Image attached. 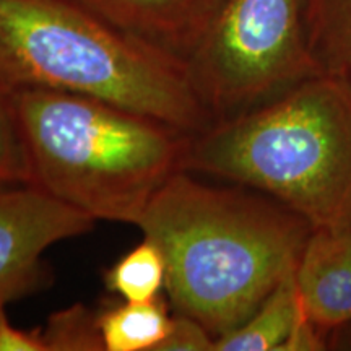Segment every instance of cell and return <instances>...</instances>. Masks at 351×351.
Wrapping results in <instances>:
<instances>
[{
	"mask_svg": "<svg viewBox=\"0 0 351 351\" xmlns=\"http://www.w3.org/2000/svg\"><path fill=\"white\" fill-rule=\"evenodd\" d=\"M166 262V293L178 313L215 339L244 322L288 271L314 228L265 194L204 184L178 171L137 225Z\"/></svg>",
	"mask_w": 351,
	"mask_h": 351,
	"instance_id": "cell-1",
	"label": "cell"
},
{
	"mask_svg": "<svg viewBox=\"0 0 351 351\" xmlns=\"http://www.w3.org/2000/svg\"><path fill=\"white\" fill-rule=\"evenodd\" d=\"M182 171L251 187L313 228H351V86L311 77L191 135Z\"/></svg>",
	"mask_w": 351,
	"mask_h": 351,
	"instance_id": "cell-2",
	"label": "cell"
},
{
	"mask_svg": "<svg viewBox=\"0 0 351 351\" xmlns=\"http://www.w3.org/2000/svg\"><path fill=\"white\" fill-rule=\"evenodd\" d=\"M0 85L90 96L192 135L215 122L182 60L78 0H0Z\"/></svg>",
	"mask_w": 351,
	"mask_h": 351,
	"instance_id": "cell-3",
	"label": "cell"
},
{
	"mask_svg": "<svg viewBox=\"0 0 351 351\" xmlns=\"http://www.w3.org/2000/svg\"><path fill=\"white\" fill-rule=\"evenodd\" d=\"M33 186L95 219L137 225L171 176L182 171L187 134L108 101L65 91H12Z\"/></svg>",
	"mask_w": 351,
	"mask_h": 351,
	"instance_id": "cell-4",
	"label": "cell"
},
{
	"mask_svg": "<svg viewBox=\"0 0 351 351\" xmlns=\"http://www.w3.org/2000/svg\"><path fill=\"white\" fill-rule=\"evenodd\" d=\"M184 64L215 122L324 73L302 0H225Z\"/></svg>",
	"mask_w": 351,
	"mask_h": 351,
	"instance_id": "cell-5",
	"label": "cell"
},
{
	"mask_svg": "<svg viewBox=\"0 0 351 351\" xmlns=\"http://www.w3.org/2000/svg\"><path fill=\"white\" fill-rule=\"evenodd\" d=\"M95 219L38 186L0 187V307L44 283L43 254L85 234Z\"/></svg>",
	"mask_w": 351,
	"mask_h": 351,
	"instance_id": "cell-6",
	"label": "cell"
},
{
	"mask_svg": "<svg viewBox=\"0 0 351 351\" xmlns=\"http://www.w3.org/2000/svg\"><path fill=\"white\" fill-rule=\"evenodd\" d=\"M109 23L186 62L225 0H78Z\"/></svg>",
	"mask_w": 351,
	"mask_h": 351,
	"instance_id": "cell-7",
	"label": "cell"
},
{
	"mask_svg": "<svg viewBox=\"0 0 351 351\" xmlns=\"http://www.w3.org/2000/svg\"><path fill=\"white\" fill-rule=\"evenodd\" d=\"M307 319L322 333L351 322V228H314L296 265Z\"/></svg>",
	"mask_w": 351,
	"mask_h": 351,
	"instance_id": "cell-8",
	"label": "cell"
},
{
	"mask_svg": "<svg viewBox=\"0 0 351 351\" xmlns=\"http://www.w3.org/2000/svg\"><path fill=\"white\" fill-rule=\"evenodd\" d=\"M301 313L296 269H293L241 326L215 339L213 351H278Z\"/></svg>",
	"mask_w": 351,
	"mask_h": 351,
	"instance_id": "cell-9",
	"label": "cell"
},
{
	"mask_svg": "<svg viewBox=\"0 0 351 351\" xmlns=\"http://www.w3.org/2000/svg\"><path fill=\"white\" fill-rule=\"evenodd\" d=\"M168 306L160 296L150 301H124L98 314L106 351H155L169 333Z\"/></svg>",
	"mask_w": 351,
	"mask_h": 351,
	"instance_id": "cell-10",
	"label": "cell"
},
{
	"mask_svg": "<svg viewBox=\"0 0 351 351\" xmlns=\"http://www.w3.org/2000/svg\"><path fill=\"white\" fill-rule=\"evenodd\" d=\"M304 20L322 72L351 86V0H306Z\"/></svg>",
	"mask_w": 351,
	"mask_h": 351,
	"instance_id": "cell-11",
	"label": "cell"
},
{
	"mask_svg": "<svg viewBox=\"0 0 351 351\" xmlns=\"http://www.w3.org/2000/svg\"><path fill=\"white\" fill-rule=\"evenodd\" d=\"M166 283V262L150 239L135 245L104 271V285L124 301H150Z\"/></svg>",
	"mask_w": 351,
	"mask_h": 351,
	"instance_id": "cell-12",
	"label": "cell"
},
{
	"mask_svg": "<svg viewBox=\"0 0 351 351\" xmlns=\"http://www.w3.org/2000/svg\"><path fill=\"white\" fill-rule=\"evenodd\" d=\"M33 171L15 98L0 85V187L32 186Z\"/></svg>",
	"mask_w": 351,
	"mask_h": 351,
	"instance_id": "cell-13",
	"label": "cell"
},
{
	"mask_svg": "<svg viewBox=\"0 0 351 351\" xmlns=\"http://www.w3.org/2000/svg\"><path fill=\"white\" fill-rule=\"evenodd\" d=\"M46 351H106L98 314L83 304L57 311L41 328Z\"/></svg>",
	"mask_w": 351,
	"mask_h": 351,
	"instance_id": "cell-14",
	"label": "cell"
},
{
	"mask_svg": "<svg viewBox=\"0 0 351 351\" xmlns=\"http://www.w3.org/2000/svg\"><path fill=\"white\" fill-rule=\"evenodd\" d=\"M215 337L207 327L191 315L178 313L171 322L169 333L155 351H213Z\"/></svg>",
	"mask_w": 351,
	"mask_h": 351,
	"instance_id": "cell-15",
	"label": "cell"
},
{
	"mask_svg": "<svg viewBox=\"0 0 351 351\" xmlns=\"http://www.w3.org/2000/svg\"><path fill=\"white\" fill-rule=\"evenodd\" d=\"M0 351H46L41 330H23L12 326L5 307H0Z\"/></svg>",
	"mask_w": 351,
	"mask_h": 351,
	"instance_id": "cell-16",
	"label": "cell"
},
{
	"mask_svg": "<svg viewBox=\"0 0 351 351\" xmlns=\"http://www.w3.org/2000/svg\"><path fill=\"white\" fill-rule=\"evenodd\" d=\"M322 348H326L324 346L322 333L307 319L304 309H302L300 319H298L295 327H293L291 333L285 340V343L280 346L278 351H315Z\"/></svg>",
	"mask_w": 351,
	"mask_h": 351,
	"instance_id": "cell-17",
	"label": "cell"
}]
</instances>
